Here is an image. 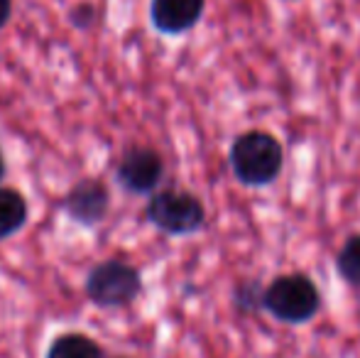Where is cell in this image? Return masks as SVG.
<instances>
[{
	"mask_svg": "<svg viewBox=\"0 0 360 358\" xmlns=\"http://www.w3.org/2000/svg\"><path fill=\"white\" fill-rule=\"evenodd\" d=\"M285 150L275 135L265 130H248L231 145V167L238 181L248 186L272 184L282 172Z\"/></svg>",
	"mask_w": 360,
	"mask_h": 358,
	"instance_id": "1",
	"label": "cell"
},
{
	"mask_svg": "<svg viewBox=\"0 0 360 358\" xmlns=\"http://www.w3.org/2000/svg\"><path fill=\"white\" fill-rule=\"evenodd\" d=\"M260 305L285 324H304L319 314L321 295H319V287L307 275L294 272V275H282L272 280L262 290Z\"/></svg>",
	"mask_w": 360,
	"mask_h": 358,
	"instance_id": "2",
	"label": "cell"
},
{
	"mask_svg": "<svg viewBox=\"0 0 360 358\" xmlns=\"http://www.w3.org/2000/svg\"><path fill=\"white\" fill-rule=\"evenodd\" d=\"M147 221L162 234L189 236L204 229L206 209L201 199H196L189 191L165 189L152 194L150 204H147Z\"/></svg>",
	"mask_w": 360,
	"mask_h": 358,
	"instance_id": "3",
	"label": "cell"
},
{
	"mask_svg": "<svg viewBox=\"0 0 360 358\" xmlns=\"http://www.w3.org/2000/svg\"><path fill=\"white\" fill-rule=\"evenodd\" d=\"M143 290L138 268L123 260H105L89 272L86 292L98 307H125Z\"/></svg>",
	"mask_w": 360,
	"mask_h": 358,
	"instance_id": "4",
	"label": "cell"
},
{
	"mask_svg": "<svg viewBox=\"0 0 360 358\" xmlns=\"http://www.w3.org/2000/svg\"><path fill=\"white\" fill-rule=\"evenodd\" d=\"M115 177L130 194H155L165 177V162L152 148H130L120 158Z\"/></svg>",
	"mask_w": 360,
	"mask_h": 358,
	"instance_id": "5",
	"label": "cell"
},
{
	"mask_svg": "<svg viewBox=\"0 0 360 358\" xmlns=\"http://www.w3.org/2000/svg\"><path fill=\"white\" fill-rule=\"evenodd\" d=\"M110 206V191L98 179H81L69 189L64 199V209L74 221L84 226H94L105 219Z\"/></svg>",
	"mask_w": 360,
	"mask_h": 358,
	"instance_id": "6",
	"label": "cell"
},
{
	"mask_svg": "<svg viewBox=\"0 0 360 358\" xmlns=\"http://www.w3.org/2000/svg\"><path fill=\"white\" fill-rule=\"evenodd\" d=\"M206 0H152L150 18L162 34H184L201 20Z\"/></svg>",
	"mask_w": 360,
	"mask_h": 358,
	"instance_id": "7",
	"label": "cell"
},
{
	"mask_svg": "<svg viewBox=\"0 0 360 358\" xmlns=\"http://www.w3.org/2000/svg\"><path fill=\"white\" fill-rule=\"evenodd\" d=\"M27 221V201L13 186H0V241L18 234Z\"/></svg>",
	"mask_w": 360,
	"mask_h": 358,
	"instance_id": "8",
	"label": "cell"
},
{
	"mask_svg": "<svg viewBox=\"0 0 360 358\" xmlns=\"http://www.w3.org/2000/svg\"><path fill=\"white\" fill-rule=\"evenodd\" d=\"M47 358H103L96 341H91L84 334H64L54 339L49 346Z\"/></svg>",
	"mask_w": 360,
	"mask_h": 358,
	"instance_id": "9",
	"label": "cell"
},
{
	"mask_svg": "<svg viewBox=\"0 0 360 358\" xmlns=\"http://www.w3.org/2000/svg\"><path fill=\"white\" fill-rule=\"evenodd\" d=\"M336 270L348 285L360 287V236H351L336 255Z\"/></svg>",
	"mask_w": 360,
	"mask_h": 358,
	"instance_id": "10",
	"label": "cell"
},
{
	"mask_svg": "<svg viewBox=\"0 0 360 358\" xmlns=\"http://www.w3.org/2000/svg\"><path fill=\"white\" fill-rule=\"evenodd\" d=\"M94 20H96V8H94V5L81 3V5H76V8H74L72 23L76 25V27H89Z\"/></svg>",
	"mask_w": 360,
	"mask_h": 358,
	"instance_id": "11",
	"label": "cell"
},
{
	"mask_svg": "<svg viewBox=\"0 0 360 358\" xmlns=\"http://www.w3.org/2000/svg\"><path fill=\"white\" fill-rule=\"evenodd\" d=\"M10 13H13V0H0V30L8 25Z\"/></svg>",
	"mask_w": 360,
	"mask_h": 358,
	"instance_id": "12",
	"label": "cell"
},
{
	"mask_svg": "<svg viewBox=\"0 0 360 358\" xmlns=\"http://www.w3.org/2000/svg\"><path fill=\"white\" fill-rule=\"evenodd\" d=\"M5 174V162H3V155H0V179H3Z\"/></svg>",
	"mask_w": 360,
	"mask_h": 358,
	"instance_id": "13",
	"label": "cell"
}]
</instances>
